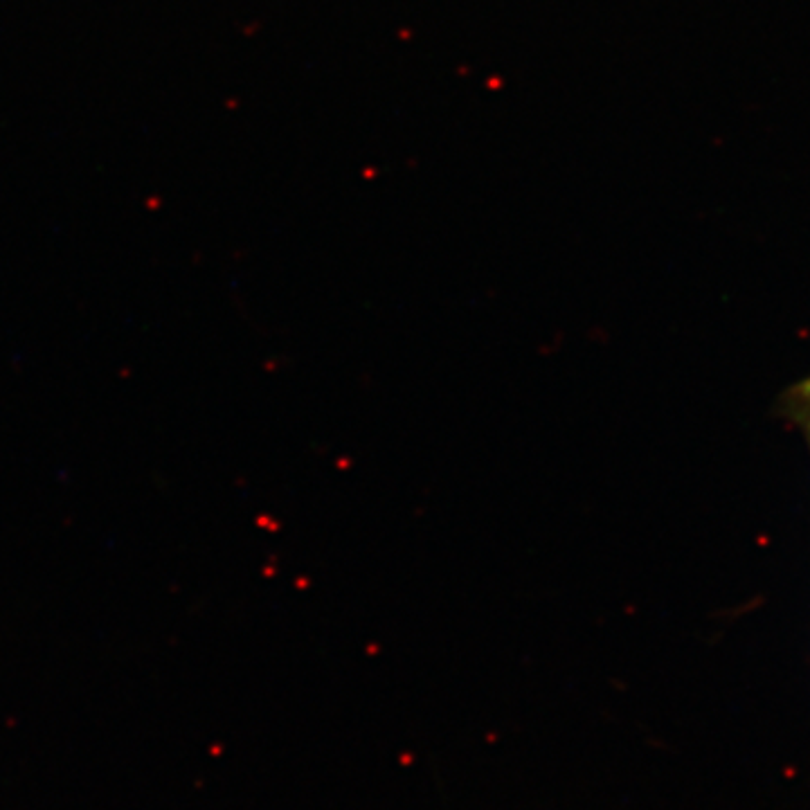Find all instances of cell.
<instances>
[{"mask_svg":"<svg viewBox=\"0 0 810 810\" xmlns=\"http://www.w3.org/2000/svg\"><path fill=\"white\" fill-rule=\"evenodd\" d=\"M792 403H794V408H792L794 416H797V421H799L802 430L808 439V446H810V383H806L802 392H797Z\"/></svg>","mask_w":810,"mask_h":810,"instance_id":"cell-1","label":"cell"}]
</instances>
